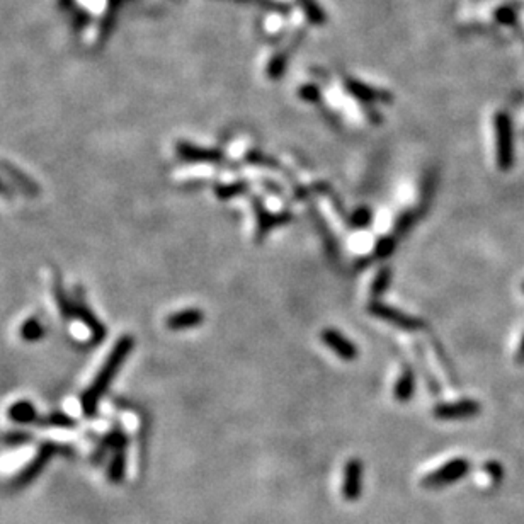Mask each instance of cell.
<instances>
[{
	"label": "cell",
	"mask_w": 524,
	"mask_h": 524,
	"mask_svg": "<svg viewBox=\"0 0 524 524\" xmlns=\"http://www.w3.org/2000/svg\"><path fill=\"white\" fill-rule=\"evenodd\" d=\"M133 346H135V341H133L132 335H123V337L116 342V346L112 347L111 354L107 356L106 363L103 364L100 371L95 375L92 385L82 393L81 407H82L83 416L86 417L95 416L100 398H103L104 393L107 392L111 381L116 378L120 368L123 366L124 361H127L129 353L133 351Z\"/></svg>",
	"instance_id": "6da1fadb"
},
{
	"label": "cell",
	"mask_w": 524,
	"mask_h": 524,
	"mask_svg": "<svg viewBox=\"0 0 524 524\" xmlns=\"http://www.w3.org/2000/svg\"><path fill=\"white\" fill-rule=\"evenodd\" d=\"M497 138V163L501 170H509L514 163L513 123L506 112H499L494 120Z\"/></svg>",
	"instance_id": "7a4b0ae2"
},
{
	"label": "cell",
	"mask_w": 524,
	"mask_h": 524,
	"mask_svg": "<svg viewBox=\"0 0 524 524\" xmlns=\"http://www.w3.org/2000/svg\"><path fill=\"white\" fill-rule=\"evenodd\" d=\"M58 451H60V448H58L57 444H53V443L41 444L40 451H37V455L35 456V458L29 461L26 467L23 468V472H21L19 475L12 480V487H14L16 490H21V489H26L28 485H31L33 482H35L37 477L43 473L46 465L50 463V460H52Z\"/></svg>",
	"instance_id": "3957f363"
},
{
	"label": "cell",
	"mask_w": 524,
	"mask_h": 524,
	"mask_svg": "<svg viewBox=\"0 0 524 524\" xmlns=\"http://www.w3.org/2000/svg\"><path fill=\"white\" fill-rule=\"evenodd\" d=\"M370 312L375 317H378L381 320L388 322V324L395 327H400V329L407 330V332H416V330H421L422 327H424V322H422L421 318L410 317L407 315V313L400 312V310L388 307V305L385 303H378V301L370 305Z\"/></svg>",
	"instance_id": "277c9868"
},
{
	"label": "cell",
	"mask_w": 524,
	"mask_h": 524,
	"mask_svg": "<svg viewBox=\"0 0 524 524\" xmlns=\"http://www.w3.org/2000/svg\"><path fill=\"white\" fill-rule=\"evenodd\" d=\"M468 468H470V463H468L467 460L463 458L451 460L450 463L444 465V467L439 468L438 472H434L433 475L427 477L426 484L431 485V487H439V485L451 484V482L461 479V477L468 472Z\"/></svg>",
	"instance_id": "5b68a950"
},
{
	"label": "cell",
	"mask_w": 524,
	"mask_h": 524,
	"mask_svg": "<svg viewBox=\"0 0 524 524\" xmlns=\"http://www.w3.org/2000/svg\"><path fill=\"white\" fill-rule=\"evenodd\" d=\"M322 341L344 361H353L358 356V349H356L354 344L335 329H325L322 332Z\"/></svg>",
	"instance_id": "8992f818"
},
{
	"label": "cell",
	"mask_w": 524,
	"mask_h": 524,
	"mask_svg": "<svg viewBox=\"0 0 524 524\" xmlns=\"http://www.w3.org/2000/svg\"><path fill=\"white\" fill-rule=\"evenodd\" d=\"M480 412V405L475 400H460L455 404H441L434 409V416L444 421L453 419H467L473 417Z\"/></svg>",
	"instance_id": "52a82bcc"
},
{
	"label": "cell",
	"mask_w": 524,
	"mask_h": 524,
	"mask_svg": "<svg viewBox=\"0 0 524 524\" xmlns=\"http://www.w3.org/2000/svg\"><path fill=\"white\" fill-rule=\"evenodd\" d=\"M204 322V313L199 308H186L172 313L165 320V325L170 330H186L191 327H198Z\"/></svg>",
	"instance_id": "ba28073f"
},
{
	"label": "cell",
	"mask_w": 524,
	"mask_h": 524,
	"mask_svg": "<svg viewBox=\"0 0 524 524\" xmlns=\"http://www.w3.org/2000/svg\"><path fill=\"white\" fill-rule=\"evenodd\" d=\"M361 463L358 460H351L344 472V497L347 501H354L361 492Z\"/></svg>",
	"instance_id": "9c48e42d"
},
{
	"label": "cell",
	"mask_w": 524,
	"mask_h": 524,
	"mask_svg": "<svg viewBox=\"0 0 524 524\" xmlns=\"http://www.w3.org/2000/svg\"><path fill=\"white\" fill-rule=\"evenodd\" d=\"M177 155L182 161L187 162H220L221 153L218 150H208L201 149V146H194L186 141L177 144Z\"/></svg>",
	"instance_id": "30bf717a"
},
{
	"label": "cell",
	"mask_w": 524,
	"mask_h": 524,
	"mask_svg": "<svg viewBox=\"0 0 524 524\" xmlns=\"http://www.w3.org/2000/svg\"><path fill=\"white\" fill-rule=\"evenodd\" d=\"M9 419L18 424H33L37 422V412L31 402H16L9 409Z\"/></svg>",
	"instance_id": "8fae6325"
},
{
	"label": "cell",
	"mask_w": 524,
	"mask_h": 524,
	"mask_svg": "<svg viewBox=\"0 0 524 524\" xmlns=\"http://www.w3.org/2000/svg\"><path fill=\"white\" fill-rule=\"evenodd\" d=\"M127 472V448H120L112 453L111 463L107 468V479L111 484H121Z\"/></svg>",
	"instance_id": "7c38bea8"
},
{
	"label": "cell",
	"mask_w": 524,
	"mask_h": 524,
	"mask_svg": "<svg viewBox=\"0 0 524 524\" xmlns=\"http://www.w3.org/2000/svg\"><path fill=\"white\" fill-rule=\"evenodd\" d=\"M414 392H416V375H414V371L410 370V368H405L404 371H402L400 378L397 380V385H395V398L398 402H409L410 397L414 395Z\"/></svg>",
	"instance_id": "4fadbf2b"
},
{
	"label": "cell",
	"mask_w": 524,
	"mask_h": 524,
	"mask_svg": "<svg viewBox=\"0 0 524 524\" xmlns=\"http://www.w3.org/2000/svg\"><path fill=\"white\" fill-rule=\"evenodd\" d=\"M40 427H57V429H75L77 427V421L65 412H52L45 419H37Z\"/></svg>",
	"instance_id": "5bb4252c"
},
{
	"label": "cell",
	"mask_w": 524,
	"mask_h": 524,
	"mask_svg": "<svg viewBox=\"0 0 524 524\" xmlns=\"http://www.w3.org/2000/svg\"><path fill=\"white\" fill-rule=\"evenodd\" d=\"M257 211L261 213V215H259V235L269 232L271 228H274V226H278L289 220V215H269V213L262 211V206L259 203H257Z\"/></svg>",
	"instance_id": "9a60e30c"
},
{
	"label": "cell",
	"mask_w": 524,
	"mask_h": 524,
	"mask_svg": "<svg viewBox=\"0 0 524 524\" xmlns=\"http://www.w3.org/2000/svg\"><path fill=\"white\" fill-rule=\"evenodd\" d=\"M21 335H23L24 341H29V342L40 341V339L45 335V327L40 320H37V318L33 317L24 322L23 327H21Z\"/></svg>",
	"instance_id": "2e32d148"
},
{
	"label": "cell",
	"mask_w": 524,
	"mask_h": 524,
	"mask_svg": "<svg viewBox=\"0 0 524 524\" xmlns=\"http://www.w3.org/2000/svg\"><path fill=\"white\" fill-rule=\"evenodd\" d=\"M390 283H392V271H390V267H383V269L376 274L375 281H373L371 296L378 298V296L383 295V293L388 289Z\"/></svg>",
	"instance_id": "e0dca14e"
},
{
	"label": "cell",
	"mask_w": 524,
	"mask_h": 524,
	"mask_svg": "<svg viewBox=\"0 0 524 524\" xmlns=\"http://www.w3.org/2000/svg\"><path fill=\"white\" fill-rule=\"evenodd\" d=\"M347 89H349L351 94H354L356 98L361 99V100H376V99L380 98L378 92L373 91V89H368V87H364L363 83L349 82V86H347Z\"/></svg>",
	"instance_id": "ac0fdd59"
},
{
	"label": "cell",
	"mask_w": 524,
	"mask_h": 524,
	"mask_svg": "<svg viewBox=\"0 0 524 524\" xmlns=\"http://www.w3.org/2000/svg\"><path fill=\"white\" fill-rule=\"evenodd\" d=\"M245 191V184L244 182H235L230 184V186H223V187H216V194L220 199H228L232 196H238L240 192Z\"/></svg>",
	"instance_id": "d6986e66"
},
{
	"label": "cell",
	"mask_w": 524,
	"mask_h": 524,
	"mask_svg": "<svg viewBox=\"0 0 524 524\" xmlns=\"http://www.w3.org/2000/svg\"><path fill=\"white\" fill-rule=\"evenodd\" d=\"M371 218H373L371 209L359 208L358 211L353 215V220L351 221H353V225L356 226V228H364V226H368L371 223Z\"/></svg>",
	"instance_id": "ffe728a7"
},
{
	"label": "cell",
	"mask_w": 524,
	"mask_h": 524,
	"mask_svg": "<svg viewBox=\"0 0 524 524\" xmlns=\"http://www.w3.org/2000/svg\"><path fill=\"white\" fill-rule=\"evenodd\" d=\"M393 249H395V238L385 237L381 238L378 245H376V255H378V257H388V255L393 252Z\"/></svg>",
	"instance_id": "44dd1931"
},
{
	"label": "cell",
	"mask_w": 524,
	"mask_h": 524,
	"mask_svg": "<svg viewBox=\"0 0 524 524\" xmlns=\"http://www.w3.org/2000/svg\"><path fill=\"white\" fill-rule=\"evenodd\" d=\"M4 170H7V172H9V174L12 175V177H14V179H19V181H18V184L21 182V186H23L24 187V190H26L28 192H36L37 190H36V186H35V184H33L31 181H29V179L28 177H24V175L23 174H21V172H19V174H18V172H16L14 169H12V167L9 165V163H4Z\"/></svg>",
	"instance_id": "7402d4cb"
},
{
	"label": "cell",
	"mask_w": 524,
	"mask_h": 524,
	"mask_svg": "<svg viewBox=\"0 0 524 524\" xmlns=\"http://www.w3.org/2000/svg\"><path fill=\"white\" fill-rule=\"evenodd\" d=\"M31 441V436L28 433H11L6 436V443L12 444V446H19V444H26Z\"/></svg>",
	"instance_id": "603a6c76"
},
{
	"label": "cell",
	"mask_w": 524,
	"mask_h": 524,
	"mask_svg": "<svg viewBox=\"0 0 524 524\" xmlns=\"http://www.w3.org/2000/svg\"><path fill=\"white\" fill-rule=\"evenodd\" d=\"M485 470H487L490 473V477H492V480H501L502 477V468L501 465L499 463H494V461H490V463H487V467H485Z\"/></svg>",
	"instance_id": "cb8c5ba5"
},
{
	"label": "cell",
	"mask_w": 524,
	"mask_h": 524,
	"mask_svg": "<svg viewBox=\"0 0 524 524\" xmlns=\"http://www.w3.org/2000/svg\"><path fill=\"white\" fill-rule=\"evenodd\" d=\"M301 98L308 100H317V98H320V94H318V91L313 89V87H303V89H301Z\"/></svg>",
	"instance_id": "d4e9b609"
},
{
	"label": "cell",
	"mask_w": 524,
	"mask_h": 524,
	"mask_svg": "<svg viewBox=\"0 0 524 524\" xmlns=\"http://www.w3.org/2000/svg\"><path fill=\"white\" fill-rule=\"evenodd\" d=\"M0 196H9V190L2 181H0Z\"/></svg>",
	"instance_id": "484cf974"
},
{
	"label": "cell",
	"mask_w": 524,
	"mask_h": 524,
	"mask_svg": "<svg viewBox=\"0 0 524 524\" xmlns=\"http://www.w3.org/2000/svg\"><path fill=\"white\" fill-rule=\"evenodd\" d=\"M518 358H519V359H524V337H523V341H521V346H519Z\"/></svg>",
	"instance_id": "4316f807"
}]
</instances>
